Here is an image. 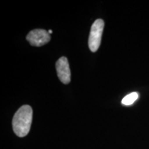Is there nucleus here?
<instances>
[{"label":"nucleus","instance_id":"f257e3e1","mask_svg":"<svg viewBox=\"0 0 149 149\" xmlns=\"http://www.w3.org/2000/svg\"><path fill=\"white\" fill-rule=\"evenodd\" d=\"M33 109L29 105H24L18 109L13 119V128L18 137H24L31 129Z\"/></svg>","mask_w":149,"mask_h":149},{"label":"nucleus","instance_id":"f03ea898","mask_svg":"<svg viewBox=\"0 0 149 149\" xmlns=\"http://www.w3.org/2000/svg\"><path fill=\"white\" fill-rule=\"evenodd\" d=\"M104 27V22L101 19L95 20L91 26L88 37V46L93 53L97 51L101 44Z\"/></svg>","mask_w":149,"mask_h":149},{"label":"nucleus","instance_id":"7ed1b4c3","mask_svg":"<svg viewBox=\"0 0 149 149\" xmlns=\"http://www.w3.org/2000/svg\"><path fill=\"white\" fill-rule=\"evenodd\" d=\"M26 40L31 45L33 46H42L50 42L51 36L44 29H35L31 31L26 36Z\"/></svg>","mask_w":149,"mask_h":149},{"label":"nucleus","instance_id":"20e7f679","mask_svg":"<svg viewBox=\"0 0 149 149\" xmlns=\"http://www.w3.org/2000/svg\"><path fill=\"white\" fill-rule=\"evenodd\" d=\"M56 70L57 76L60 81L64 84H68L70 81V70L69 64L66 57H61L56 62Z\"/></svg>","mask_w":149,"mask_h":149},{"label":"nucleus","instance_id":"39448f33","mask_svg":"<svg viewBox=\"0 0 149 149\" xmlns=\"http://www.w3.org/2000/svg\"><path fill=\"white\" fill-rule=\"evenodd\" d=\"M138 97H139V95L137 93L133 92V93H130V94L127 95L123 98L122 104L124 106L131 105V104H133L134 102L138 99Z\"/></svg>","mask_w":149,"mask_h":149},{"label":"nucleus","instance_id":"423d86ee","mask_svg":"<svg viewBox=\"0 0 149 149\" xmlns=\"http://www.w3.org/2000/svg\"><path fill=\"white\" fill-rule=\"evenodd\" d=\"M52 33L53 32H52L51 30H49V31H48V33H49V34H52Z\"/></svg>","mask_w":149,"mask_h":149}]
</instances>
